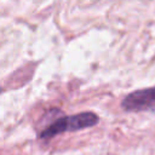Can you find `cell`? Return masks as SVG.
<instances>
[{"mask_svg":"<svg viewBox=\"0 0 155 155\" xmlns=\"http://www.w3.org/2000/svg\"><path fill=\"white\" fill-rule=\"evenodd\" d=\"M97 124H98V116L92 111H84L80 114L64 116L57 119L54 122H52L46 128H44V131H41L40 133V138H51L64 132L88 128Z\"/></svg>","mask_w":155,"mask_h":155,"instance_id":"6da1fadb","label":"cell"},{"mask_svg":"<svg viewBox=\"0 0 155 155\" xmlns=\"http://www.w3.org/2000/svg\"><path fill=\"white\" fill-rule=\"evenodd\" d=\"M121 107L127 111H155V87L131 92L122 99Z\"/></svg>","mask_w":155,"mask_h":155,"instance_id":"7a4b0ae2","label":"cell"}]
</instances>
